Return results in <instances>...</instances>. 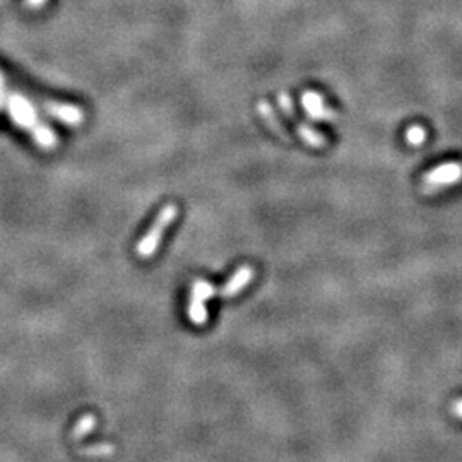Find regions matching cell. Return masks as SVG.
<instances>
[{
    "instance_id": "cell-13",
    "label": "cell",
    "mask_w": 462,
    "mask_h": 462,
    "mask_svg": "<svg viewBox=\"0 0 462 462\" xmlns=\"http://www.w3.org/2000/svg\"><path fill=\"white\" fill-rule=\"evenodd\" d=\"M93 423H95V421H93V418H84V420L81 421V423H79V432H88L89 427H93Z\"/></svg>"
},
{
    "instance_id": "cell-4",
    "label": "cell",
    "mask_w": 462,
    "mask_h": 462,
    "mask_svg": "<svg viewBox=\"0 0 462 462\" xmlns=\"http://www.w3.org/2000/svg\"><path fill=\"white\" fill-rule=\"evenodd\" d=\"M9 113L10 118L21 125L23 129H35L36 127V113L33 110V104L30 103L24 96L14 95L9 98Z\"/></svg>"
},
{
    "instance_id": "cell-12",
    "label": "cell",
    "mask_w": 462,
    "mask_h": 462,
    "mask_svg": "<svg viewBox=\"0 0 462 462\" xmlns=\"http://www.w3.org/2000/svg\"><path fill=\"white\" fill-rule=\"evenodd\" d=\"M277 103H279L281 110H283V113L286 115L290 120H297V113H295L293 101H291V96L288 95L286 91L279 93V96H277Z\"/></svg>"
},
{
    "instance_id": "cell-10",
    "label": "cell",
    "mask_w": 462,
    "mask_h": 462,
    "mask_svg": "<svg viewBox=\"0 0 462 462\" xmlns=\"http://www.w3.org/2000/svg\"><path fill=\"white\" fill-rule=\"evenodd\" d=\"M187 313H189V320L194 326H205L209 320L207 308H205V303L196 302V299H189V306H187Z\"/></svg>"
},
{
    "instance_id": "cell-3",
    "label": "cell",
    "mask_w": 462,
    "mask_h": 462,
    "mask_svg": "<svg viewBox=\"0 0 462 462\" xmlns=\"http://www.w3.org/2000/svg\"><path fill=\"white\" fill-rule=\"evenodd\" d=\"M302 107L305 113L308 115V118L315 122H334L338 118V113L331 107H327L324 96L317 91L308 89V91L303 93Z\"/></svg>"
},
{
    "instance_id": "cell-7",
    "label": "cell",
    "mask_w": 462,
    "mask_h": 462,
    "mask_svg": "<svg viewBox=\"0 0 462 462\" xmlns=\"http://www.w3.org/2000/svg\"><path fill=\"white\" fill-rule=\"evenodd\" d=\"M45 108L52 117H57L60 122H64V124L75 125L79 124V122H82V118H84L82 111L79 110L77 107H74V104L45 103Z\"/></svg>"
},
{
    "instance_id": "cell-6",
    "label": "cell",
    "mask_w": 462,
    "mask_h": 462,
    "mask_svg": "<svg viewBox=\"0 0 462 462\" xmlns=\"http://www.w3.org/2000/svg\"><path fill=\"white\" fill-rule=\"evenodd\" d=\"M257 111H259V115H261L262 120L266 122L267 127L270 129V131L276 133L277 137H281L284 142H291V136L286 132V129L283 127V124L279 122V118H277L276 111H274V108L270 107L269 101H266V100L259 101Z\"/></svg>"
},
{
    "instance_id": "cell-8",
    "label": "cell",
    "mask_w": 462,
    "mask_h": 462,
    "mask_svg": "<svg viewBox=\"0 0 462 462\" xmlns=\"http://www.w3.org/2000/svg\"><path fill=\"white\" fill-rule=\"evenodd\" d=\"M297 132L298 136L302 137V140L305 144H308L310 147H315V149H322V147L327 146V139L322 136L319 131L315 129L308 127L306 124H302V122H297Z\"/></svg>"
},
{
    "instance_id": "cell-5",
    "label": "cell",
    "mask_w": 462,
    "mask_h": 462,
    "mask_svg": "<svg viewBox=\"0 0 462 462\" xmlns=\"http://www.w3.org/2000/svg\"><path fill=\"white\" fill-rule=\"evenodd\" d=\"M255 276V270L252 266H240L237 270H234L233 274H231V277L225 283V286L221 288V290H218V295L223 298H233L237 297L238 293H240L243 288H247L248 284L252 283V279H254Z\"/></svg>"
},
{
    "instance_id": "cell-2",
    "label": "cell",
    "mask_w": 462,
    "mask_h": 462,
    "mask_svg": "<svg viewBox=\"0 0 462 462\" xmlns=\"http://www.w3.org/2000/svg\"><path fill=\"white\" fill-rule=\"evenodd\" d=\"M462 180V163L457 161H450V163H443L435 166L429 169L427 175L423 176L425 182V192L427 194H436L440 190L452 187L459 183Z\"/></svg>"
},
{
    "instance_id": "cell-11",
    "label": "cell",
    "mask_w": 462,
    "mask_h": 462,
    "mask_svg": "<svg viewBox=\"0 0 462 462\" xmlns=\"http://www.w3.org/2000/svg\"><path fill=\"white\" fill-rule=\"evenodd\" d=\"M406 142L413 147H421L427 142V131L421 125H411L406 131Z\"/></svg>"
},
{
    "instance_id": "cell-9",
    "label": "cell",
    "mask_w": 462,
    "mask_h": 462,
    "mask_svg": "<svg viewBox=\"0 0 462 462\" xmlns=\"http://www.w3.org/2000/svg\"><path fill=\"white\" fill-rule=\"evenodd\" d=\"M216 295H218V290H216V288L212 286L209 281L196 279L194 281L192 288H190L189 299H196V302L207 303L209 299H211L212 297H216Z\"/></svg>"
},
{
    "instance_id": "cell-14",
    "label": "cell",
    "mask_w": 462,
    "mask_h": 462,
    "mask_svg": "<svg viewBox=\"0 0 462 462\" xmlns=\"http://www.w3.org/2000/svg\"><path fill=\"white\" fill-rule=\"evenodd\" d=\"M452 411H454V414H456L457 418H461V420H462V397H461V399H457L456 403H454Z\"/></svg>"
},
{
    "instance_id": "cell-1",
    "label": "cell",
    "mask_w": 462,
    "mask_h": 462,
    "mask_svg": "<svg viewBox=\"0 0 462 462\" xmlns=\"http://www.w3.org/2000/svg\"><path fill=\"white\" fill-rule=\"evenodd\" d=\"M176 216H178V207H176L175 204H166L165 207L161 209L160 214L156 216L154 225L151 226L146 237L137 245V255H139L140 259H149L156 254V248L158 245H160L161 238H163L165 230L175 221Z\"/></svg>"
}]
</instances>
